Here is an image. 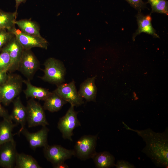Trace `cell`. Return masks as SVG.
<instances>
[{"label":"cell","instance_id":"6da1fadb","mask_svg":"<svg viewBox=\"0 0 168 168\" xmlns=\"http://www.w3.org/2000/svg\"><path fill=\"white\" fill-rule=\"evenodd\" d=\"M135 131L146 143L142 151L156 166L167 168L168 166V129L162 133H156L150 128Z\"/></svg>","mask_w":168,"mask_h":168},{"label":"cell","instance_id":"7a4b0ae2","mask_svg":"<svg viewBox=\"0 0 168 168\" xmlns=\"http://www.w3.org/2000/svg\"><path fill=\"white\" fill-rule=\"evenodd\" d=\"M23 80L16 74L10 73L3 83L0 84V100L5 106L9 105L21 92Z\"/></svg>","mask_w":168,"mask_h":168},{"label":"cell","instance_id":"3957f363","mask_svg":"<svg viewBox=\"0 0 168 168\" xmlns=\"http://www.w3.org/2000/svg\"><path fill=\"white\" fill-rule=\"evenodd\" d=\"M44 65V74L40 77L41 79L57 86L64 83L66 69L62 61L50 58L45 60Z\"/></svg>","mask_w":168,"mask_h":168},{"label":"cell","instance_id":"277c9868","mask_svg":"<svg viewBox=\"0 0 168 168\" xmlns=\"http://www.w3.org/2000/svg\"><path fill=\"white\" fill-rule=\"evenodd\" d=\"M98 135H84L79 138L74 146L75 156L82 160L92 158L96 152Z\"/></svg>","mask_w":168,"mask_h":168},{"label":"cell","instance_id":"5b68a950","mask_svg":"<svg viewBox=\"0 0 168 168\" xmlns=\"http://www.w3.org/2000/svg\"><path fill=\"white\" fill-rule=\"evenodd\" d=\"M74 107L71 105L65 115L59 119L58 124V128L62 134L63 138L71 141H72L73 130L81 125L77 117L78 112L75 110Z\"/></svg>","mask_w":168,"mask_h":168},{"label":"cell","instance_id":"8992f818","mask_svg":"<svg viewBox=\"0 0 168 168\" xmlns=\"http://www.w3.org/2000/svg\"><path fill=\"white\" fill-rule=\"evenodd\" d=\"M27 122L28 126L32 127L38 126L49 125L43 107L34 99L31 98L27 102L26 106Z\"/></svg>","mask_w":168,"mask_h":168},{"label":"cell","instance_id":"52a82bcc","mask_svg":"<svg viewBox=\"0 0 168 168\" xmlns=\"http://www.w3.org/2000/svg\"><path fill=\"white\" fill-rule=\"evenodd\" d=\"M40 62L31 49H24L18 70L26 78L30 81L40 69Z\"/></svg>","mask_w":168,"mask_h":168},{"label":"cell","instance_id":"ba28073f","mask_svg":"<svg viewBox=\"0 0 168 168\" xmlns=\"http://www.w3.org/2000/svg\"><path fill=\"white\" fill-rule=\"evenodd\" d=\"M44 156L53 166L64 162L75 156L73 150L66 149L60 145H48L44 148Z\"/></svg>","mask_w":168,"mask_h":168},{"label":"cell","instance_id":"9c48e42d","mask_svg":"<svg viewBox=\"0 0 168 168\" xmlns=\"http://www.w3.org/2000/svg\"><path fill=\"white\" fill-rule=\"evenodd\" d=\"M16 37L24 49H31L37 47L47 49L48 42L42 37H40L25 33L15 27L8 31Z\"/></svg>","mask_w":168,"mask_h":168},{"label":"cell","instance_id":"30bf717a","mask_svg":"<svg viewBox=\"0 0 168 168\" xmlns=\"http://www.w3.org/2000/svg\"><path fill=\"white\" fill-rule=\"evenodd\" d=\"M57 86L53 91L71 105L78 106L84 103L83 98L77 91L73 80L68 83H63Z\"/></svg>","mask_w":168,"mask_h":168},{"label":"cell","instance_id":"8fae6325","mask_svg":"<svg viewBox=\"0 0 168 168\" xmlns=\"http://www.w3.org/2000/svg\"><path fill=\"white\" fill-rule=\"evenodd\" d=\"M24 50L15 35L2 49L1 51L7 52L10 57V64L8 71L10 73L18 70Z\"/></svg>","mask_w":168,"mask_h":168},{"label":"cell","instance_id":"7c38bea8","mask_svg":"<svg viewBox=\"0 0 168 168\" xmlns=\"http://www.w3.org/2000/svg\"><path fill=\"white\" fill-rule=\"evenodd\" d=\"M17 153L14 140L1 145L0 146V167H14Z\"/></svg>","mask_w":168,"mask_h":168},{"label":"cell","instance_id":"4fadbf2b","mask_svg":"<svg viewBox=\"0 0 168 168\" xmlns=\"http://www.w3.org/2000/svg\"><path fill=\"white\" fill-rule=\"evenodd\" d=\"M49 132L46 126H43L39 131L35 133H30L25 128L20 130V132L26 137L30 147L33 149L48 145L47 138Z\"/></svg>","mask_w":168,"mask_h":168},{"label":"cell","instance_id":"5bb4252c","mask_svg":"<svg viewBox=\"0 0 168 168\" xmlns=\"http://www.w3.org/2000/svg\"><path fill=\"white\" fill-rule=\"evenodd\" d=\"M136 16L138 28L133 35L132 39L133 41H135L136 36L142 33L151 35L155 38H159L152 25L151 14L144 15L141 12V11H139Z\"/></svg>","mask_w":168,"mask_h":168},{"label":"cell","instance_id":"9a60e30c","mask_svg":"<svg viewBox=\"0 0 168 168\" xmlns=\"http://www.w3.org/2000/svg\"><path fill=\"white\" fill-rule=\"evenodd\" d=\"M12 102L13 109L9 117L12 120L21 125V130L24 128L27 122L26 107L22 104L19 96L16 97Z\"/></svg>","mask_w":168,"mask_h":168},{"label":"cell","instance_id":"2e32d148","mask_svg":"<svg viewBox=\"0 0 168 168\" xmlns=\"http://www.w3.org/2000/svg\"><path fill=\"white\" fill-rule=\"evenodd\" d=\"M96 76L88 78L81 84L79 91V95L87 101H96L97 88L95 84Z\"/></svg>","mask_w":168,"mask_h":168},{"label":"cell","instance_id":"e0dca14e","mask_svg":"<svg viewBox=\"0 0 168 168\" xmlns=\"http://www.w3.org/2000/svg\"><path fill=\"white\" fill-rule=\"evenodd\" d=\"M26 88L24 92L26 98L37 99L45 100L52 93L48 89L33 85L30 81L27 79L23 80Z\"/></svg>","mask_w":168,"mask_h":168},{"label":"cell","instance_id":"ac0fdd59","mask_svg":"<svg viewBox=\"0 0 168 168\" xmlns=\"http://www.w3.org/2000/svg\"><path fill=\"white\" fill-rule=\"evenodd\" d=\"M15 126L10 117L3 118L0 122V146L14 140L12 132Z\"/></svg>","mask_w":168,"mask_h":168},{"label":"cell","instance_id":"d6986e66","mask_svg":"<svg viewBox=\"0 0 168 168\" xmlns=\"http://www.w3.org/2000/svg\"><path fill=\"white\" fill-rule=\"evenodd\" d=\"M92 159L97 168H109L115 166L114 156L107 151L96 152Z\"/></svg>","mask_w":168,"mask_h":168},{"label":"cell","instance_id":"ffe728a7","mask_svg":"<svg viewBox=\"0 0 168 168\" xmlns=\"http://www.w3.org/2000/svg\"><path fill=\"white\" fill-rule=\"evenodd\" d=\"M19 29L22 32L31 35L40 37L42 36L40 33V27L35 21L30 19H23L15 22Z\"/></svg>","mask_w":168,"mask_h":168},{"label":"cell","instance_id":"44dd1931","mask_svg":"<svg viewBox=\"0 0 168 168\" xmlns=\"http://www.w3.org/2000/svg\"><path fill=\"white\" fill-rule=\"evenodd\" d=\"M43 108L44 110L51 112H57L60 110L67 102L55 92L53 91L45 100Z\"/></svg>","mask_w":168,"mask_h":168},{"label":"cell","instance_id":"7402d4cb","mask_svg":"<svg viewBox=\"0 0 168 168\" xmlns=\"http://www.w3.org/2000/svg\"><path fill=\"white\" fill-rule=\"evenodd\" d=\"M14 167L16 168H41L36 160L30 155L17 153Z\"/></svg>","mask_w":168,"mask_h":168},{"label":"cell","instance_id":"603a6c76","mask_svg":"<svg viewBox=\"0 0 168 168\" xmlns=\"http://www.w3.org/2000/svg\"><path fill=\"white\" fill-rule=\"evenodd\" d=\"M17 14L6 12L0 9V30L5 29L10 30L15 27Z\"/></svg>","mask_w":168,"mask_h":168},{"label":"cell","instance_id":"cb8c5ba5","mask_svg":"<svg viewBox=\"0 0 168 168\" xmlns=\"http://www.w3.org/2000/svg\"><path fill=\"white\" fill-rule=\"evenodd\" d=\"M151 7L152 12L168 15V2L166 0H147Z\"/></svg>","mask_w":168,"mask_h":168},{"label":"cell","instance_id":"d4e9b609","mask_svg":"<svg viewBox=\"0 0 168 168\" xmlns=\"http://www.w3.org/2000/svg\"><path fill=\"white\" fill-rule=\"evenodd\" d=\"M10 64V58L6 51H1L0 54V70L8 72Z\"/></svg>","mask_w":168,"mask_h":168},{"label":"cell","instance_id":"484cf974","mask_svg":"<svg viewBox=\"0 0 168 168\" xmlns=\"http://www.w3.org/2000/svg\"><path fill=\"white\" fill-rule=\"evenodd\" d=\"M14 35L6 29L0 30V52Z\"/></svg>","mask_w":168,"mask_h":168},{"label":"cell","instance_id":"4316f807","mask_svg":"<svg viewBox=\"0 0 168 168\" xmlns=\"http://www.w3.org/2000/svg\"><path fill=\"white\" fill-rule=\"evenodd\" d=\"M130 5L138 11L147 8L146 3L142 0H125Z\"/></svg>","mask_w":168,"mask_h":168},{"label":"cell","instance_id":"83f0119b","mask_svg":"<svg viewBox=\"0 0 168 168\" xmlns=\"http://www.w3.org/2000/svg\"><path fill=\"white\" fill-rule=\"evenodd\" d=\"M116 168H134L135 166L133 164L124 160L118 161L115 166Z\"/></svg>","mask_w":168,"mask_h":168},{"label":"cell","instance_id":"f1b7e54d","mask_svg":"<svg viewBox=\"0 0 168 168\" xmlns=\"http://www.w3.org/2000/svg\"><path fill=\"white\" fill-rule=\"evenodd\" d=\"M0 100V117L3 118H9V114L7 111L3 107Z\"/></svg>","mask_w":168,"mask_h":168},{"label":"cell","instance_id":"f546056e","mask_svg":"<svg viewBox=\"0 0 168 168\" xmlns=\"http://www.w3.org/2000/svg\"><path fill=\"white\" fill-rule=\"evenodd\" d=\"M8 75L7 72L0 70V84L4 82L7 79Z\"/></svg>","mask_w":168,"mask_h":168},{"label":"cell","instance_id":"4dcf8cb0","mask_svg":"<svg viewBox=\"0 0 168 168\" xmlns=\"http://www.w3.org/2000/svg\"><path fill=\"white\" fill-rule=\"evenodd\" d=\"M15 2L16 10L15 12L17 14V10L20 5L22 3H25L27 0H15Z\"/></svg>","mask_w":168,"mask_h":168},{"label":"cell","instance_id":"1f68e13d","mask_svg":"<svg viewBox=\"0 0 168 168\" xmlns=\"http://www.w3.org/2000/svg\"><path fill=\"white\" fill-rule=\"evenodd\" d=\"M53 167L55 168H68L69 166L64 162L53 166Z\"/></svg>","mask_w":168,"mask_h":168}]
</instances>
